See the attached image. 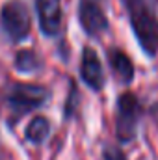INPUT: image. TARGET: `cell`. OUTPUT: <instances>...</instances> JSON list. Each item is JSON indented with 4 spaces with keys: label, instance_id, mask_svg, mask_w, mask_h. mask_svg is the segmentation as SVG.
<instances>
[{
    "label": "cell",
    "instance_id": "30bf717a",
    "mask_svg": "<svg viewBox=\"0 0 158 160\" xmlns=\"http://www.w3.org/2000/svg\"><path fill=\"white\" fill-rule=\"evenodd\" d=\"M39 58H37V54L32 50V48H24V50H19V54H17V58H15V67H17V71L19 73H34L39 65Z\"/></svg>",
    "mask_w": 158,
    "mask_h": 160
},
{
    "label": "cell",
    "instance_id": "5b68a950",
    "mask_svg": "<svg viewBox=\"0 0 158 160\" xmlns=\"http://www.w3.org/2000/svg\"><path fill=\"white\" fill-rule=\"evenodd\" d=\"M80 26L86 34L97 38L108 30V19L99 0H80L78 6Z\"/></svg>",
    "mask_w": 158,
    "mask_h": 160
},
{
    "label": "cell",
    "instance_id": "8992f818",
    "mask_svg": "<svg viewBox=\"0 0 158 160\" xmlns=\"http://www.w3.org/2000/svg\"><path fill=\"white\" fill-rule=\"evenodd\" d=\"M80 77L84 80V84L93 91H101L104 88V71H102L101 60H99L97 52L93 48H89V47H86L82 50Z\"/></svg>",
    "mask_w": 158,
    "mask_h": 160
},
{
    "label": "cell",
    "instance_id": "3957f363",
    "mask_svg": "<svg viewBox=\"0 0 158 160\" xmlns=\"http://www.w3.org/2000/svg\"><path fill=\"white\" fill-rule=\"evenodd\" d=\"M141 118V104L134 93H123L117 101L116 114V134L119 142L128 143L138 134V123Z\"/></svg>",
    "mask_w": 158,
    "mask_h": 160
},
{
    "label": "cell",
    "instance_id": "7a4b0ae2",
    "mask_svg": "<svg viewBox=\"0 0 158 160\" xmlns=\"http://www.w3.org/2000/svg\"><path fill=\"white\" fill-rule=\"evenodd\" d=\"M48 99V89L39 84H13L7 89L6 101L17 116H24L36 108L43 106Z\"/></svg>",
    "mask_w": 158,
    "mask_h": 160
},
{
    "label": "cell",
    "instance_id": "277c9868",
    "mask_svg": "<svg viewBox=\"0 0 158 160\" xmlns=\"http://www.w3.org/2000/svg\"><path fill=\"white\" fill-rule=\"evenodd\" d=\"M2 28L13 43L28 38V34L32 30V19H30V13H28L26 6L22 2L11 0L4 6V9H2Z\"/></svg>",
    "mask_w": 158,
    "mask_h": 160
},
{
    "label": "cell",
    "instance_id": "ba28073f",
    "mask_svg": "<svg viewBox=\"0 0 158 160\" xmlns=\"http://www.w3.org/2000/svg\"><path fill=\"white\" fill-rule=\"evenodd\" d=\"M108 62H110V67L114 71V75L119 78V82H132L134 78V65H132V60L119 48H110L108 50Z\"/></svg>",
    "mask_w": 158,
    "mask_h": 160
},
{
    "label": "cell",
    "instance_id": "7c38bea8",
    "mask_svg": "<svg viewBox=\"0 0 158 160\" xmlns=\"http://www.w3.org/2000/svg\"><path fill=\"white\" fill-rule=\"evenodd\" d=\"M102 160H126V158H125V155L119 147L112 145V143H106L104 149H102Z\"/></svg>",
    "mask_w": 158,
    "mask_h": 160
},
{
    "label": "cell",
    "instance_id": "8fae6325",
    "mask_svg": "<svg viewBox=\"0 0 158 160\" xmlns=\"http://www.w3.org/2000/svg\"><path fill=\"white\" fill-rule=\"evenodd\" d=\"M77 104H78V91H77V86L71 84V93H69V101L65 102V119H69L75 110H77Z\"/></svg>",
    "mask_w": 158,
    "mask_h": 160
},
{
    "label": "cell",
    "instance_id": "6da1fadb",
    "mask_svg": "<svg viewBox=\"0 0 158 160\" xmlns=\"http://www.w3.org/2000/svg\"><path fill=\"white\" fill-rule=\"evenodd\" d=\"M130 26L147 56L158 52V19L145 0H125Z\"/></svg>",
    "mask_w": 158,
    "mask_h": 160
},
{
    "label": "cell",
    "instance_id": "52a82bcc",
    "mask_svg": "<svg viewBox=\"0 0 158 160\" xmlns=\"http://www.w3.org/2000/svg\"><path fill=\"white\" fill-rule=\"evenodd\" d=\"M39 28L47 38H54L62 30V0H37Z\"/></svg>",
    "mask_w": 158,
    "mask_h": 160
},
{
    "label": "cell",
    "instance_id": "9c48e42d",
    "mask_svg": "<svg viewBox=\"0 0 158 160\" xmlns=\"http://www.w3.org/2000/svg\"><path fill=\"white\" fill-rule=\"evenodd\" d=\"M24 134H26V140L30 143H43L48 138V134H50V123H48L47 118L37 116V118H34L30 121V125L26 127Z\"/></svg>",
    "mask_w": 158,
    "mask_h": 160
}]
</instances>
